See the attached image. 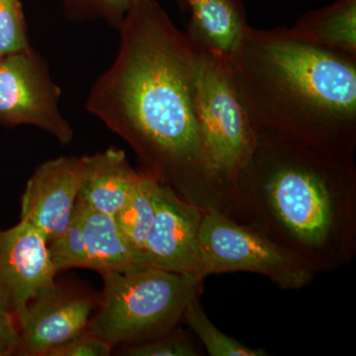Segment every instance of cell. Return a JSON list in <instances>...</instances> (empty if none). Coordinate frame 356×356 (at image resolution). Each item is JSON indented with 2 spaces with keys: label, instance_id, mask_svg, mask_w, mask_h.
Masks as SVG:
<instances>
[{
  "label": "cell",
  "instance_id": "14",
  "mask_svg": "<svg viewBox=\"0 0 356 356\" xmlns=\"http://www.w3.org/2000/svg\"><path fill=\"white\" fill-rule=\"evenodd\" d=\"M285 33L302 43L356 58V0H337L311 11Z\"/></svg>",
  "mask_w": 356,
  "mask_h": 356
},
{
  "label": "cell",
  "instance_id": "2",
  "mask_svg": "<svg viewBox=\"0 0 356 356\" xmlns=\"http://www.w3.org/2000/svg\"><path fill=\"white\" fill-rule=\"evenodd\" d=\"M221 211L316 273L334 270L356 252L355 159L257 134L254 151L229 182Z\"/></svg>",
  "mask_w": 356,
  "mask_h": 356
},
{
  "label": "cell",
  "instance_id": "20",
  "mask_svg": "<svg viewBox=\"0 0 356 356\" xmlns=\"http://www.w3.org/2000/svg\"><path fill=\"white\" fill-rule=\"evenodd\" d=\"M30 48L19 0H0V58Z\"/></svg>",
  "mask_w": 356,
  "mask_h": 356
},
{
  "label": "cell",
  "instance_id": "11",
  "mask_svg": "<svg viewBox=\"0 0 356 356\" xmlns=\"http://www.w3.org/2000/svg\"><path fill=\"white\" fill-rule=\"evenodd\" d=\"M83 172V156H60L39 165L26 184L21 221L41 232L48 243L69 227Z\"/></svg>",
  "mask_w": 356,
  "mask_h": 356
},
{
  "label": "cell",
  "instance_id": "17",
  "mask_svg": "<svg viewBox=\"0 0 356 356\" xmlns=\"http://www.w3.org/2000/svg\"><path fill=\"white\" fill-rule=\"evenodd\" d=\"M184 318L195 332L211 356H264L266 350L245 346L227 336L211 323L198 299L192 300L184 312Z\"/></svg>",
  "mask_w": 356,
  "mask_h": 356
},
{
  "label": "cell",
  "instance_id": "18",
  "mask_svg": "<svg viewBox=\"0 0 356 356\" xmlns=\"http://www.w3.org/2000/svg\"><path fill=\"white\" fill-rule=\"evenodd\" d=\"M48 250L57 273L76 267L88 268L83 211L77 201L69 227L62 235L48 243Z\"/></svg>",
  "mask_w": 356,
  "mask_h": 356
},
{
  "label": "cell",
  "instance_id": "22",
  "mask_svg": "<svg viewBox=\"0 0 356 356\" xmlns=\"http://www.w3.org/2000/svg\"><path fill=\"white\" fill-rule=\"evenodd\" d=\"M112 348L113 346L86 329L60 348L51 351L49 356H108L111 355Z\"/></svg>",
  "mask_w": 356,
  "mask_h": 356
},
{
  "label": "cell",
  "instance_id": "9",
  "mask_svg": "<svg viewBox=\"0 0 356 356\" xmlns=\"http://www.w3.org/2000/svg\"><path fill=\"white\" fill-rule=\"evenodd\" d=\"M204 211L159 182L153 225L134 264L201 277L199 232Z\"/></svg>",
  "mask_w": 356,
  "mask_h": 356
},
{
  "label": "cell",
  "instance_id": "8",
  "mask_svg": "<svg viewBox=\"0 0 356 356\" xmlns=\"http://www.w3.org/2000/svg\"><path fill=\"white\" fill-rule=\"evenodd\" d=\"M46 238L29 222L0 231V314L17 322L27 306L56 286Z\"/></svg>",
  "mask_w": 356,
  "mask_h": 356
},
{
  "label": "cell",
  "instance_id": "7",
  "mask_svg": "<svg viewBox=\"0 0 356 356\" xmlns=\"http://www.w3.org/2000/svg\"><path fill=\"white\" fill-rule=\"evenodd\" d=\"M60 95L48 65L32 48L0 58V125L34 126L69 144L74 130L58 106Z\"/></svg>",
  "mask_w": 356,
  "mask_h": 356
},
{
  "label": "cell",
  "instance_id": "1",
  "mask_svg": "<svg viewBox=\"0 0 356 356\" xmlns=\"http://www.w3.org/2000/svg\"><path fill=\"white\" fill-rule=\"evenodd\" d=\"M113 64L93 84L89 113L132 147L145 172L203 210H221L194 84L196 44L156 0H133Z\"/></svg>",
  "mask_w": 356,
  "mask_h": 356
},
{
  "label": "cell",
  "instance_id": "13",
  "mask_svg": "<svg viewBox=\"0 0 356 356\" xmlns=\"http://www.w3.org/2000/svg\"><path fill=\"white\" fill-rule=\"evenodd\" d=\"M191 10L186 34L196 44L222 58L235 53L248 28L240 0H186Z\"/></svg>",
  "mask_w": 356,
  "mask_h": 356
},
{
  "label": "cell",
  "instance_id": "15",
  "mask_svg": "<svg viewBox=\"0 0 356 356\" xmlns=\"http://www.w3.org/2000/svg\"><path fill=\"white\" fill-rule=\"evenodd\" d=\"M77 202L83 211L88 268L104 274L134 264L133 248L115 218L88 207L79 199Z\"/></svg>",
  "mask_w": 356,
  "mask_h": 356
},
{
  "label": "cell",
  "instance_id": "23",
  "mask_svg": "<svg viewBox=\"0 0 356 356\" xmlns=\"http://www.w3.org/2000/svg\"><path fill=\"white\" fill-rule=\"evenodd\" d=\"M21 341L16 323L0 314V356L20 355Z\"/></svg>",
  "mask_w": 356,
  "mask_h": 356
},
{
  "label": "cell",
  "instance_id": "4",
  "mask_svg": "<svg viewBox=\"0 0 356 356\" xmlns=\"http://www.w3.org/2000/svg\"><path fill=\"white\" fill-rule=\"evenodd\" d=\"M102 277V302L88 329L113 346L146 343L177 329L203 280L139 264Z\"/></svg>",
  "mask_w": 356,
  "mask_h": 356
},
{
  "label": "cell",
  "instance_id": "12",
  "mask_svg": "<svg viewBox=\"0 0 356 356\" xmlns=\"http://www.w3.org/2000/svg\"><path fill=\"white\" fill-rule=\"evenodd\" d=\"M83 161L77 199L92 209L114 217L127 202L140 172L131 166L125 152L116 147L83 156Z\"/></svg>",
  "mask_w": 356,
  "mask_h": 356
},
{
  "label": "cell",
  "instance_id": "21",
  "mask_svg": "<svg viewBox=\"0 0 356 356\" xmlns=\"http://www.w3.org/2000/svg\"><path fill=\"white\" fill-rule=\"evenodd\" d=\"M129 356H196L197 351L181 331L173 330L165 336L134 344L124 351Z\"/></svg>",
  "mask_w": 356,
  "mask_h": 356
},
{
  "label": "cell",
  "instance_id": "19",
  "mask_svg": "<svg viewBox=\"0 0 356 356\" xmlns=\"http://www.w3.org/2000/svg\"><path fill=\"white\" fill-rule=\"evenodd\" d=\"M65 13L74 20L102 19L118 28L133 0H60ZM181 9L186 0H175Z\"/></svg>",
  "mask_w": 356,
  "mask_h": 356
},
{
  "label": "cell",
  "instance_id": "10",
  "mask_svg": "<svg viewBox=\"0 0 356 356\" xmlns=\"http://www.w3.org/2000/svg\"><path fill=\"white\" fill-rule=\"evenodd\" d=\"M95 300L83 293L51 288L33 300L18 318L20 355L49 356L88 329Z\"/></svg>",
  "mask_w": 356,
  "mask_h": 356
},
{
  "label": "cell",
  "instance_id": "3",
  "mask_svg": "<svg viewBox=\"0 0 356 356\" xmlns=\"http://www.w3.org/2000/svg\"><path fill=\"white\" fill-rule=\"evenodd\" d=\"M226 65L255 134L353 156L356 58L250 27Z\"/></svg>",
  "mask_w": 356,
  "mask_h": 356
},
{
  "label": "cell",
  "instance_id": "16",
  "mask_svg": "<svg viewBox=\"0 0 356 356\" xmlns=\"http://www.w3.org/2000/svg\"><path fill=\"white\" fill-rule=\"evenodd\" d=\"M151 173L142 170L139 180L114 218L135 254V261L144 248L154 218V191L159 184ZM135 264V261H134Z\"/></svg>",
  "mask_w": 356,
  "mask_h": 356
},
{
  "label": "cell",
  "instance_id": "5",
  "mask_svg": "<svg viewBox=\"0 0 356 356\" xmlns=\"http://www.w3.org/2000/svg\"><path fill=\"white\" fill-rule=\"evenodd\" d=\"M195 44L194 84L199 119L211 166L226 193L254 151L257 134L236 95L226 60Z\"/></svg>",
  "mask_w": 356,
  "mask_h": 356
},
{
  "label": "cell",
  "instance_id": "6",
  "mask_svg": "<svg viewBox=\"0 0 356 356\" xmlns=\"http://www.w3.org/2000/svg\"><path fill=\"white\" fill-rule=\"evenodd\" d=\"M199 257L203 280L212 274L248 271L266 276L281 289L298 290L311 284L317 274L297 255L217 208L204 211Z\"/></svg>",
  "mask_w": 356,
  "mask_h": 356
}]
</instances>
